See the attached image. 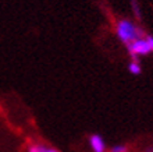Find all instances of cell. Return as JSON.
Instances as JSON below:
<instances>
[{"label":"cell","mask_w":153,"mask_h":152,"mask_svg":"<svg viewBox=\"0 0 153 152\" xmlns=\"http://www.w3.org/2000/svg\"><path fill=\"white\" fill-rule=\"evenodd\" d=\"M89 148L92 152H106L107 147H106V141L100 134H92L89 136Z\"/></svg>","instance_id":"3"},{"label":"cell","mask_w":153,"mask_h":152,"mask_svg":"<svg viewBox=\"0 0 153 152\" xmlns=\"http://www.w3.org/2000/svg\"><path fill=\"white\" fill-rule=\"evenodd\" d=\"M110 152H128V147L125 144H116L110 148Z\"/></svg>","instance_id":"7"},{"label":"cell","mask_w":153,"mask_h":152,"mask_svg":"<svg viewBox=\"0 0 153 152\" xmlns=\"http://www.w3.org/2000/svg\"><path fill=\"white\" fill-rule=\"evenodd\" d=\"M128 71L132 76H139L142 73V66L139 63V60H131L128 63Z\"/></svg>","instance_id":"4"},{"label":"cell","mask_w":153,"mask_h":152,"mask_svg":"<svg viewBox=\"0 0 153 152\" xmlns=\"http://www.w3.org/2000/svg\"><path fill=\"white\" fill-rule=\"evenodd\" d=\"M48 151V145L40 144V142H35V144H31L27 149V152H46Z\"/></svg>","instance_id":"5"},{"label":"cell","mask_w":153,"mask_h":152,"mask_svg":"<svg viewBox=\"0 0 153 152\" xmlns=\"http://www.w3.org/2000/svg\"><path fill=\"white\" fill-rule=\"evenodd\" d=\"M145 38H146V40H148V43H149V46H150V50L153 52V35H145Z\"/></svg>","instance_id":"8"},{"label":"cell","mask_w":153,"mask_h":152,"mask_svg":"<svg viewBox=\"0 0 153 152\" xmlns=\"http://www.w3.org/2000/svg\"><path fill=\"white\" fill-rule=\"evenodd\" d=\"M116 35L123 45L128 46L134 40L143 38V31L129 18H118L116 22Z\"/></svg>","instance_id":"1"},{"label":"cell","mask_w":153,"mask_h":152,"mask_svg":"<svg viewBox=\"0 0 153 152\" xmlns=\"http://www.w3.org/2000/svg\"><path fill=\"white\" fill-rule=\"evenodd\" d=\"M129 4H131V8H132V13L135 18H141V8H139V4H138V0H129Z\"/></svg>","instance_id":"6"},{"label":"cell","mask_w":153,"mask_h":152,"mask_svg":"<svg viewBox=\"0 0 153 152\" xmlns=\"http://www.w3.org/2000/svg\"><path fill=\"white\" fill-rule=\"evenodd\" d=\"M46 152H60L59 149H56V148H52V147H48V151Z\"/></svg>","instance_id":"9"},{"label":"cell","mask_w":153,"mask_h":152,"mask_svg":"<svg viewBox=\"0 0 153 152\" xmlns=\"http://www.w3.org/2000/svg\"><path fill=\"white\" fill-rule=\"evenodd\" d=\"M146 152H153V148H148L146 149Z\"/></svg>","instance_id":"10"},{"label":"cell","mask_w":153,"mask_h":152,"mask_svg":"<svg viewBox=\"0 0 153 152\" xmlns=\"http://www.w3.org/2000/svg\"><path fill=\"white\" fill-rule=\"evenodd\" d=\"M127 50H128V55L131 56V60H139V57L148 56L149 53H152L150 46L145 36L134 40L132 43H129L127 46Z\"/></svg>","instance_id":"2"}]
</instances>
